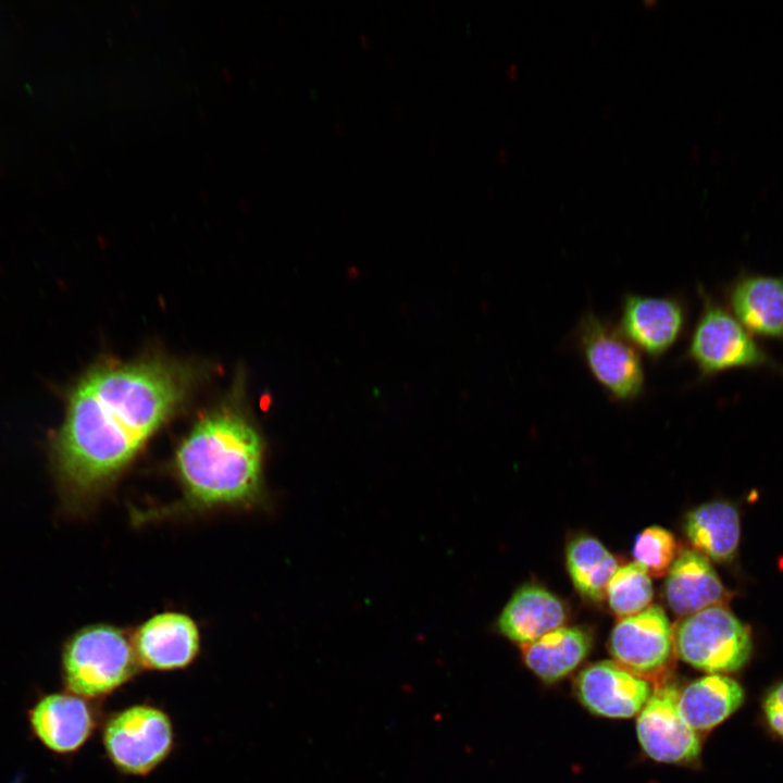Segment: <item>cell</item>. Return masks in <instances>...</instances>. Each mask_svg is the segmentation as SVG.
<instances>
[{
  "label": "cell",
  "mask_w": 783,
  "mask_h": 783,
  "mask_svg": "<svg viewBox=\"0 0 783 783\" xmlns=\"http://www.w3.org/2000/svg\"><path fill=\"white\" fill-rule=\"evenodd\" d=\"M686 321L685 304L678 297L626 294L618 331L638 352L659 359L680 339Z\"/></svg>",
  "instance_id": "obj_10"
},
{
  "label": "cell",
  "mask_w": 783,
  "mask_h": 783,
  "mask_svg": "<svg viewBox=\"0 0 783 783\" xmlns=\"http://www.w3.org/2000/svg\"><path fill=\"white\" fill-rule=\"evenodd\" d=\"M726 301L753 336L783 343V276L743 271L729 285Z\"/></svg>",
  "instance_id": "obj_13"
},
{
  "label": "cell",
  "mask_w": 783,
  "mask_h": 783,
  "mask_svg": "<svg viewBox=\"0 0 783 783\" xmlns=\"http://www.w3.org/2000/svg\"><path fill=\"white\" fill-rule=\"evenodd\" d=\"M609 650L626 671L655 686L662 683L675 652L673 627L663 609L651 605L619 619L610 634Z\"/></svg>",
  "instance_id": "obj_8"
},
{
  "label": "cell",
  "mask_w": 783,
  "mask_h": 783,
  "mask_svg": "<svg viewBox=\"0 0 783 783\" xmlns=\"http://www.w3.org/2000/svg\"><path fill=\"white\" fill-rule=\"evenodd\" d=\"M575 694L591 712L607 718L637 714L651 694L647 680L609 660L586 667L575 680Z\"/></svg>",
  "instance_id": "obj_12"
},
{
  "label": "cell",
  "mask_w": 783,
  "mask_h": 783,
  "mask_svg": "<svg viewBox=\"0 0 783 783\" xmlns=\"http://www.w3.org/2000/svg\"><path fill=\"white\" fill-rule=\"evenodd\" d=\"M654 597L649 574L637 563L619 567L610 580L606 597L611 611L619 618H626L651 606Z\"/></svg>",
  "instance_id": "obj_21"
},
{
  "label": "cell",
  "mask_w": 783,
  "mask_h": 783,
  "mask_svg": "<svg viewBox=\"0 0 783 783\" xmlns=\"http://www.w3.org/2000/svg\"><path fill=\"white\" fill-rule=\"evenodd\" d=\"M664 595L671 610L681 618L724 606L730 599V592L709 560L695 549L678 554L668 572Z\"/></svg>",
  "instance_id": "obj_15"
},
{
  "label": "cell",
  "mask_w": 783,
  "mask_h": 783,
  "mask_svg": "<svg viewBox=\"0 0 783 783\" xmlns=\"http://www.w3.org/2000/svg\"><path fill=\"white\" fill-rule=\"evenodd\" d=\"M140 668L174 671L187 668L200 650L195 621L181 612H162L146 620L132 637Z\"/></svg>",
  "instance_id": "obj_11"
},
{
  "label": "cell",
  "mask_w": 783,
  "mask_h": 783,
  "mask_svg": "<svg viewBox=\"0 0 783 783\" xmlns=\"http://www.w3.org/2000/svg\"><path fill=\"white\" fill-rule=\"evenodd\" d=\"M566 562L575 589L585 598L602 600L619 568L616 557L595 537L581 535L567 546Z\"/></svg>",
  "instance_id": "obj_20"
},
{
  "label": "cell",
  "mask_w": 783,
  "mask_h": 783,
  "mask_svg": "<svg viewBox=\"0 0 783 783\" xmlns=\"http://www.w3.org/2000/svg\"><path fill=\"white\" fill-rule=\"evenodd\" d=\"M102 739L107 756L120 772L147 775L172 751L174 730L160 708L135 705L108 719Z\"/></svg>",
  "instance_id": "obj_7"
},
{
  "label": "cell",
  "mask_w": 783,
  "mask_h": 783,
  "mask_svg": "<svg viewBox=\"0 0 783 783\" xmlns=\"http://www.w3.org/2000/svg\"><path fill=\"white\" fill-rule=\"evenodd\" d=\"M633 556L649 576L659 577L668 573L674 562L678 544L670 531L652 525L637 535Z\"/></svg>",
  "instance_id": "obj_22"
},
{
  "label": "cell",
  "mask_w": 783,
  "mask_h": 783,
  "mask_svg": "<svg viewBox=\"0 0 783 783\" xmlns=\"http://www.w3.org/2000/svg\"><path fill=\"white\" fill-rule=\"evenodd\" d=\"M673 635L678 656L709 674L742 669L753 651L749 629L724 606L682 618L673 627Z\"/></svg>",
  "instance_id": "obj_5"
},
{
  "label": "cell",
  "mask_w": 783,
  "mask_h": 783,
  "mask_svg": "<svg viewBox=\"0 0 783 783\" xmlns=\"http://www.w3.org/2000/svg\"><path fill=\"white\" fill-rule=\"evenodd\" d=\"M574 339L589 373L611 400L627 403L642 396L645 370L639 352L618 328L587 311L576 325Z\"/></svg>",
  "instance_id": "obj_6"
},
{
  "label": "cell",
  "mask_w": 783,
  "mask_h": 783,
  "mask_svg": "<svg viewBox=\"0 0 783 783\" xmlns=\"http://www.w3.org/2000/svg\"><path fill=\"white\" fill-rule=\"evenodd\" d=\"M568 619L564 604L538 585H524L509 599L498 617L499 632L512 642L525 645L563 626Z\"/></svg>",
  "instance_id": "obj_16"
},
{
  "label": "cell",
  "mask_w": 783,
  "mask_h": 783,
  "mask_svg": "<svg viewBox=\"0 0 783 783\" xmlns=\"http://www.w3.org/2000/svg\"><path fill=\"white\" fill-rule=\"evenodd\" d=\"M29 721L37 738L59 754L79 749L90 737L96 722L87 699L70 692L41 698L30 710Z\"/></svg>",
  "instance_id": "obj_14"
},
{
  "label": "cell",
  "mask_w": 783,
  "mask_h": 783,
  "mask_svg": "<svg viewBox=\"0 0 783 783\" xmlns=\"http://www.w3.org/2000/svg\"><path fill=\"white\" fill-rule=\"evenodd\" d=\"M680 688L670 682L654 686L638 712L636 732L641 747L651 759L664 763H688L700 754L699 734L679 710Z\"/></svg>",
  "instance_id": "obj_9"
},
{
  "label": "cell",
  "mask_w": 783,
  "mask_h": 783,
  "mask_svg": "<svg viewBox=\"0 0 783 783\" xmlns=\"http://www.w3.org/2000/svg\"><path fill=\"white\" fill-rule=\"evenodd\" d=\"M591 635L577 626H561L522 645L525 666L546 683L569 675L588 655Z\"/></svg>",
  "instance_id": "obj_18"
},
{
  "label": "cell",
  "mask_w": 783,
  "mask_h": 783,
  "mask_svg": "<svg viewBox=\"0 0 783 783\" xmlns=\"http://www.w3.org/2000/svg\"><path fill=\"white\" fill-rule=\"evenodd\" d=\"M139 668L132 638L110 624L78 630L62 652L64 683L70 693L85 699L110 695L133 679Z\"/></svg>",
  "instance_id": "obj_3"
},
{
  "label": "cell",
  "mask_w": 783,
  "mask_h": 783,
  "mask_svg": "<svg viewBox=\"0 0 783 783\" xmlns=\"http://www.w3.org/2000/svg\"><path fill=\"white\" fill-rule=\"evenodd\" d=\"M762 712L769 729L783 738V681L767 692L762 700Z\"/></svg>",
  "instance_id": "obj_23"
},
{
  "label": "cell",
  "mask_w": 783,
  "mask_h": 783,
  "mask_svg": "<svg viewBox=\"0 0 783 783\" xmlns=\"http://www.w3.org/2000/svg\"><path fill=\"white\" fill-rule=\"evenodd\" d=\"M701 309L686 357L704 378L735 369L782 371L772 357L723 304L703 288Z\"/></svg>",
  "instance_id": "obj_4"
},
{
  "label": "cell",
  "mask_w": 783,
  "mask_h": 783,
  "mask_svg": "<svg viewBox=\"0 0 783 783\" xmlns=\"http://www.w3.org/2000/svg\"><path fill=\"white\" fill-rule=\"evenodd\" d=\"M743 686L723 674H708L689 683L679 695V710L697 733L708 732L730 718L744 703Z\"/></svg>",
  "instance_id": "obj_17"
},
{
  "label": "cell",
  "mask_w": 783,
  "mask_h": 783,
  "mask_svg": "<svg viewBox=\"0 0 783 783\" xmlns=\"http://www.w3.org/2000/svg\"><path fill=\"white\" fill-rule=\"evenodd\" d=\"M685 533L695 550L707 559L731 561L741 538L738 511L726 501L704 504L687 513Z\"/></svg>",
  "instance_id": "obj_19"
},
{
  "label": "cell",
  "mask_w": 783,
  "mask_h": 783,
  "mask_svg": "<svg viewBox=\"0 0 783 783\" xmlns=\"http://www.w3.org/2000/svg\"><path fill=\"white\" fill-rule=\"evenodd\" d=\"M197 373L152 357L91 366L72 388L52 439V464L63 498L92 500L184 406Z\"/></svg>",
  "instance_id": "obj_1"
},
{
  "label": "cell",
  "mask_w": 783,
  "mask_h": 783,
  "mask_svg": "<svg viewBox=\"0 0 783 783\" xmlns=\"http://www.w3.org/2000/svg\"><path fill=\"white\" fill-rule=\"evenodd\" d=\"M264 443L243 409L202 415L176 449L174 467L189 507L252 505L263 488Z\"/></svg>",
  "instance_id": "obj_2"
}]
</instances>
